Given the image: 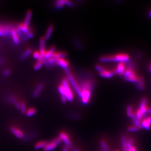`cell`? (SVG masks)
<instances>
[{"mask_svg":"<svg viewBox=\"0 0 151 151\" xmlns=\"http://www.w3.org/2000/svg\"><path fill=\"white\" fill-rule=\"evenodd\" d=\"M58 90L61 95L66 97L68 101L71 102L73 100L74 94L67 78L62 79L60 85L58 87Z\"/></svg>","mask_w":151,"mask_h":151,"instance_id":"6da1fadb","label":"cell"},{"mask_svg":"<svg viewBox=\"0 0 151 151\" xmlns=\"http://www.w3.org/2000/svg\"><path fill=\"white\" fill-rule=\"evenodd\" d=\"M123 75L124 78L127 81L135 83L137 81L139 77V76H138L135 71H134V66L132 64L126 66Z\"/></svg>","mask_w":151,"mask_h":151,"instance_id":"7a4b0ae2","label":"cell"},{"mask_svg":"<svg viewBox=\"0 0 151 151\" xmlns=\"http://www.w3.org/2000/svg\"><path fill=\"white\" fill-rule=\"evenodd\" d=\"M122 146L123 151H137L133 139L126 136L122 138Z\"/></svg>","mask_w":151,"mask_h":151,"instance_id":"3957f363","label":"cell"},{"mask_svg":"<svg viewBox=\"0 0 151 151\" xmlns=\"http://www.w3.org/2000/svg\"><path fill=\"white\" fill-rule=\"evenodd\" d=\"M148 107L147 106V100L146 98H143L141 100L139 105V109H138L135 115L136 116L139 118H142L143 116L146 114L148 109Z\"/></svg>","mask_w":151,"mask_h":151,"instance_id":"277c9868","label":"cell"},{"mask_svg":"<svg viewBox=\"0 0 151 151\" xmlns=\"http://www.w3.org/2000/svg\"><path fill=\"white\" fill-rule=\"evenodd\" d=\"M113 62H127L130 59L129 55L125 52H119L116 54L113 55Z\"/></svg>","mask_w":151,"mask_h":151,"instance_id":"5b68a950","label":"cell"},{"mask_svg":"<svg viewBox=\"0 0 151 151\" xmlns=\"http://www.w3.org/2000/svg\"><path fill=\"white\" fill-rule=\"evenodd\" d=\"M9 130L16 138L19 139H23L24 138V133L23 131L18 127L15 126H11L9 127Z\"/></svg>","mask_w":151,"mask_h":151,"instance_id":"8992f818","label":"cell"},{"mask_svg":"<svg viewBox=\"0 0 151 151\" xmlns=\"http://www.w3.org/2000/svg\"><path fill=\"white\" fill-rule=\"evenodd\" d=\"M39 48H40V58L39 61H43L46 53V40L44 37H42L39 40Z\"/></svg>","mask_w":151,"mask_h":151,"instance_id":"52a82bcc","label":"cell"},{"mask_svg":"<svg viewBox=\"0 0 151 151\" xmlns=\"http://www.w3.org/2000/svg\"><path fill=\"white\" fill-rule=\"evenodd\" d=\"M99 75L104 78H110L116 74L115 70H109L103 67L102 70L99 72Z\"/></svg>","mask_w":151,"mask_h":151,"instance_id":"ba28073f","label":"cell"},{"mask_svg":"<svg viewBox=\"0 0 151 151\" xmlns=\"http://www.w3.org/2000/svg\"><path fill=\"white\" fill-rule=\"evenodd\" d=\"M59 136L60 137L62 141L65 143V145L72 147V145L71 139L67 133L64 131H61L59 133Z\"/></svg>","mask_w":151,"mask_h":151,"instance_id":"9c48e42d","label":"cell"},{"mask_svg":"<svg viewBox=\"0 0 151 151\" xmlns=\"http://www.w3.org/2000/svg\"><path fill=\"white\" fill-rule=\"evenodd\" d=\"M12 29L9 25L0 24V36H6L10 35Z\"/></svg>","mask_w":151,"mask_h":151,"instance_id":"30bf717a","label":"cell"},{"mask_svg":"<svg viewBox=\"0 0 151 151\" xmlns=\"http://www.w3.org/2000/svg\"><path fill=\"white\" fill-rule=\"evenodd\" d=\"M69 65L70 64L68 61L65 58H57L56 65L60 66L65 70L67 68Z\"/></svg>","mask_w":151,"mask_h":151,"instance_id":"8fae6325","label":"cell"},{"mask_svg":"<svg viewBox=\"0 0 151 151\" xmlns=\"http://www.w3.org/2000/svg\"><path fill=\"white\" fill-rule=\"evenodd\" d=\"M125 68H126L125 63L119 62V63H118L117 66L115 68V70L116 73L118 74L119 75H122L124 73Z\"/></svg>","mask_w":151,"mask_h":151,"instance_id":"7c38bea8","label":"cell"},{"mask_svg":"<svg viewBox=\"0 0 151 151\" xmlns=\"http://www.w3.org/2000/svg\"><path fill=\"white\" fill-rule=\"evenodd\" d=\"M57 145L53 140H51L49 142H47L45 147L43 148V150L44 151H53L56 148Z\"/></svg>","mask_w":151,"mask_h":151,"instance_id":"4fadbf2b","label":"cell"},{"mask_svg":"<svg viewBox=\"0 0 151 151\" xmlns=\"http://www.w3.org/2000/svg\"><path fill=\"white\" fill-rule=\"evenodd\" d=\"M10 35L12 37V40L14 43L16 45H18L20 43V37L16 29L12 28L10 31Z\"/></svg>","mask_w":151,"mask_h":151,"instance_id":"5bb4252c","label":"cell"},{"mask_svg":"<svg viewBox=\"0 0 151 151\" xmlns=\"http://www.w3.org/2000/svg\"><path fill=\"white\" fill-rule=\"evenodd\" d=\"M141 128H143L146 130H149L151 127V116L145 118L141 123Z\"/></svg>","mask_w":151,"mask_h":151,"instance_id":"9a60e30c","label":"cell"},{"mask_svg":"<svg viewBox=\"0 0 151 151\" xmlns=\"http://www.w3.org/2000/svg\"><path fill=\"white\" fill-rule=\"evenodd\" d=\"M38 133L37 132H35V131L32 132L25 135L24 138L23 139V140L25 142L30 141L32 139H35L38 136Z\"/></svg>","mask_w":151,"mask_h":151,"instance_id":"2e32d148","label":"cell"},{"mask_svg":"<svg viewBox=\"0 0 151 151\" xmlns=\"http://www.w3.org/2000/svg\"><path fill=\"white\" fill-rule=\"evenodd\" d=\"M44 87V85L43 84H40L39 85H38L32 93V95L33 97L36 98L38 97L43 90Z\"/></svg>","mask_w":151,"mask_h":151,"instance_id":"e0dca14e","label":"cell"},{"mask_svg":"<svg viewBox=\"0 0 151 151\" xmlns=\"http://www.w3.org/2000/svg\"><path fill=\"white\" fill-rule=\"evenodd\" d=\"M48 141H46V140H40L38 142H37L35 144L34 148L35 150H40L43 149L45 147V146L47 144Z\"/></svg>","mask_w":151,"mask_h":151,"instance_id":"ac0fdd59","label":"cell"},{"mask_svg":"<svg viewBox=\"0 0 151 151\" xmlns=\"http://www.w3.org/2000/svg\"><path fill=\"white\" fill-rule=\"evenodd\" d=\"M55 51V48L54 47H51L50 49H49L48 50L46 51V53L45 55L43 61L47 60V59H48L49 58L51 57L52 56L53 54L54 53Z\"/></svg>","mask_w":151,"mask_h":151,"instance_id":"d6986e66","label":"cell"},{"mask_svg":"<svg viewBox=\"0 0 151 151\" xmlns=\"http://www.w3.org/2000/svg\"><path fill=\"white\" fill-rule=\"evenodd\" d=\"M32 11L30 10H28L26 13L25 18H24V22L23 23L28 26H29V25L30 24L31 19L32 18Z\"/></svg>","mask_w":151,"mask_h":151,"instance_id":"ffe728a7","label":"cell"},{"mask_svg":"<svg viewBox=\"0 0 151 151\" xmlns=\"http://www.w3.org/2000/svg\"><path fill=\"white\" fill-rule=\"evenodd\" d=\"M135 83H136V86L138 87V88L139 89V90H142L144 89L145 85H144V79L143 78V77H142L140 76H139L138 80L135 82Z\"/></svg>","mask_w":151,"mask_h":151,"instance_id":"44dd1931","label":"cell"},{"mask_svg":"<svg viewBox=\"0 0 151 151\" xmlns=\"http://www.w3.org/2000/svg\"><path fill=\"white\" fill-rule=\"evenodd\" d=\"M53 25H50L48 26V29L47 30L45 36L44 37V39H45L46 41L48 40L50 38V37L52 35V33L53 32Z\"/></svg>","mask_w":151,"mask_h":151,"instance_id":"7402d4cb","label":"cell"},{"mask_svg":"<svg viewBox=\"0 0 151 151\" xmlns=\"http://www.w3.org/2000/svg\"><path fill=\"white\" fill-rule=\"evenodd\" d=\"M8 99L9 100V101L11 103L13 104L14 106L16 107V108L18 109L19 110H20V103L18 100L13 96H10L8 97Z\"/></svg>","mask_w":151,"mask_h":151,"instance_id":"603a6c76","label":"cell"},{"mask_svg":"<svg viewBox=\"0 0 151 151\" xmlns=\"http://www.w3.org/2000/svg\"><path fill=\"white\" fill-rule=\"evenodd\" d=\"M66 52L63 51H57L55 52L52 55L53 57L56 58H65L66 57Z\"/></svg>","mask_w":151,"mask_h":151,"instance_id":"cb8c5ba5","label":"cell"},{"mask_svg":"<svg viewBox=\"0 0 151 151\" xmlns=\"http://www.w3.org/2000/svg\"><path fill=\"white\" fill-rule=\"evenodd\" d=\"M36 109L34 108H30L26 110L25 115L27 117H31L35 115L36 114Z\"/></svg>","mask_w":151,"mask_h":151,"instance_id":"d4e9b609","label":"cell"},{"mask_svg":"<svg viewBox=\"0 0 151 151\" xmlns=\"http://www.w3.org/2000/svg\"><path fill=\"white\" fill-rule=\"evenodd\" d=\"M31 53V50L30 49L28 48V49H26L23 52V53L21 56L20 59L22 60L25 59L30 55Z\"/></svg>","mask_w":151,"mask_h":151,"instance_id":"484cf974","label":"cell"},{"mask_svg":"<svg viewBox=\"0 0 151 151\" xmlns=\"http://www.w3.org/2000/svg\"><path fill=\"white\" fill-rule=\"evenodd\" d=\"M20 110L22 114L24 115L25 114L27 109H26V103L24 101H22L20 103Z\"/></svg>","mask_w":151,"mask_h":151,"instance_id":"4316f807","label":"cell"},{"mask_svg":"<svg viewBox=\"0 0 151 151\" xmlns=\"http://www.w3.org/2000/svg\"><path fill=\"white\" fill-rule=\"evenodd\" d=\"M65 5H66V1H64V0L57 1L55 3V7L57 9H61Z\"/></svg>","mask_w":151,"mask_h":151,"instance_id":"83f0119b","label":"cell"},{"mask_svg":"<svg viewBox=\"0 0 151 151\" xmlns=\"http://www.w3.org/2000/svg\"><path fill=\"white\" fill-rule=\"evenodd\" d=\"M44 65V63L43 61H39L37 62L35 64L34 66V69L35 71H38Z\"/></svg>","mask_w":151,"mask_h":151,"instance_id":"f1b7e54d","label":"cell"},{"mask_svg":"<svg viewBox=\"0 0 151 151\" xmlns=\"http://www.w3.org/2000/svg\"><path fill=\"white\" fill-rule=\"evenodd\" d=\"M127 114L128 116L130 117H132L134 113L133 111V108L131 106H128L127 108Z\"/></svg>","mask_w":151,"mask_h":151,"instance_id":"f546056e","label":"cell"},{"mask_svg":"<svg viewBox=\"0 0 151 151\" xmlns=\"http://www.w3.org/2000/svg\"><path fill=\"white\" fill-rule=\"evenodd\" d=\"M141 129V128L140 127H137L135 125H133L128 127V131H129V132H137Z\"/></svg>","mask_w":151,"mask_h":151,"instance_id":"4dcf8cb0","label":"cell"},{"mask_svg":"<svg viewBox=\"0 0 151 151\" xmlns=\"http://www.w3.org/2000/svg\"><path fill=\"white\" fill-rule=\"evenodd\" d=\"M33 36H34L33 33L32 31H30L28 33H27L26 34H24V39H25V40H26V39H30L31 38H32L33 37Z\"/></svg>","mask_w":151,"mask_h":151,"instance_id":"1f68e13d","label":"cell"},{"mask_svg":"<svg viewBox=\"0 0 151 151\" xmlns=\"http://www.w3.org/2000/svg\"><path fill=\"white\" fill-rule=\"evenodd\" d=\"M33 58L34 59H37L38 60L39 58H40V52H39V51H34L33 52Z\"/></svg>","mask_w":151,"mask_h":151,"instance_id":"d6a6232c","label":"cell"},{"mask_svg":"<svg viewBox=\"0 0 151 151\" xmlns=\"http://www.w3.org/2000/svg\"><path fill=\"white\" fill-rule=\"evenodd\" d=\"M54 141L56 143V144H57V145H59V144H60L61 143V142H62V140L60 138V137L58 136H57V137H56V138H54V139H53Z\"/></svg>","mask_w":151,"mask_h":151,"instance_id":"836d02e7","label":"cell"},{"mask_svg":"<svg viewBox=\"0 0 151 151\" xmlns=\"http://www.w3.org/2000/svg\"><path fill=\"white\" fill-rule=\"evenodd\" d=\"M10 74V71L8 69H6L4 71V75L6 76H8Z\"/></svg>","mask_w":151,"mask_h":151,"instance_id":"e575fe53","label":"cell"},{"mask_svg":"<svg viewBox=\"0 0 151 151\" xmlns=\"http://www.w3.org/2000/svg\"><path fill=\"white\" fill-rule=\"evenodd\" d=\"M71 147L65 145L62 148V151H70Z\"/></svg>","mask_w":151,"mask_h":151,"instance_id":"d590c367","label":"cell"},{"mask_svg":"<svg viewBox=\"0 0 151 151\" xmlns=\"http://www.w3.org/2000/svg\"><path fill=\"white\" fill-rule=\"evenodd\" d=\"M61 99L62 102L63 103H66V101H67L66 98V97H64V96H61Z\"/></svg>","mask_w":151,"mask_h":151,"instance_id":"8d00e7d4","label":"cell"},{"mask_svg":"<svg viewBox=\"0 0 151 151\" xmlns=\"http://www.w3.org/2000/svg\"><path fill=\"white\" fill-rule=\"evenodd\" d=\"M72 151H79V150L77 148H73V149H72Z\"/></svg>","mask_w":151,"mask_h":151,"instance_id":"74e56055","label":"cell"},{"mask_svg":"<svg viewBox=\"0 0 151 151\" xmlns=\"http://www.w3.org/2000/svg\"><path fill=\"white\" fill-rule=\"evenodd\" d=\"M147 113H148L149 114H151V108H148Z\"/></svg>","mask_w":151,"mask_h":151,"instance_id":"f35d334b","label":"cell"},{"mask_svg":"<svg viewBox=\"0 0 151 151\" xmlns=\"http://www.w3.org/2000/svg\"><path fill=\"white\" fill-rule=\"evenodd\" d=\"M149 16L151 18V9L149 12Z\"/></svg>","mask_w":151,"mask_h":151,"instance_id":"ab89813d","label":"cell"},{"mask_svg":"<svg viewBox=\"0 0 151 151\" xmlns=\"http://www.w3.org/2000/svg\"><path fill=\"white\" fill-rule=\"evenodd\" d=\"M149 68H150V70L151 71V65H150V67H149Z\"/></svg>","mask_w":151,"mask_h":151,"instance_id":"60d3db41","label":"cell"},{"mask_svg":"<svg viewBox=\"0 0 151 151\" xmlns=\"http://www.w3.org/2000/svg\"><path fill=\"white\" fill-rule=\"evenodd\" d=\"M115 151H119V150H115Z\"/></svg>","mask_w":151,"mask_h":151,"instance_id":"b9f144b4","label":"cell"}]
</instances>
